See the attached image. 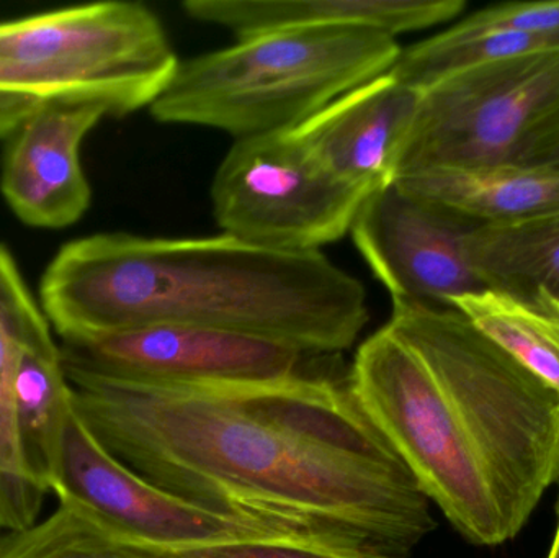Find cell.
Instances as JSON below:
<instances>
[{"label":"cell","instance_id":"obj_7","mask_svg":"<svg viewBox=\"0 0 559 558\" xmlns=\"http://www.w3.org/2000/svg\"><path fill=\"white\" fill-rule=\"evenodd\" d=\"M367 197L329 173L292 130L235 140L212 183L223 235L283 252L321 251L344 238Z\"/></svg>","mask_w":559,"mask_h":558},{"label":"cell","instance_id":"obj_5","mask_svg":"<svg viewBox=\"0 0 559 558\" xmlns=\"http://www.w3.org/2000/svg\"><path fill=\"white\" fill-rule=\"evenodd\" d=\"M169 36L140 2H97L0 23V64L39 100L124 117L151 107L176 74Z\"/></svg>","mask_w":559,"mask_h":558},{"label":"cell","instance_id":"obj_15","mask_svg":"<svg viewBox=\"0 0 559 558\" xmlns=\"http://www.w3.org/2000/svg\"><path fill=\"white\" fill-rule=\"evenodd\" d=\"M55 340L41 308L0 245V531L38 521L46 494L23 471L15 431V380L28 347Z\"/></svg>","mask_w":559,"mask_h":558},{"label":"cell","instance_id":"obj_14","mask_svg":"<svg viewBox=\"0 0 559 558\" xmlns=\"http://www.w3.org/2000/svg\"><path fill=\"white\" fill-rule=\"evenodd\" d=\"M465 0H186L187 16L238 39L288 29L370 28L419 32L456 19Z\"/></svg>","mask_w":559,"mask_h":558},{"label":"cell","instance_id":"obj_2","mask_svg":"<svg viewBox=\"0 0 559 558\" xmlns=\"http://www.w3.org/2000/svg\"><path fill=\"white\" fill-rule=\"evenodd\" d=\"M348 389L469 543L514 539L559 482V392L456 307L393 300Z\"/></svg>","mask_w":559,"mask_h":558},{"label":"cell","instance_id":"obj_3","mask_svg":"<svg viewBox=\"0 0 559 558\" xmlns=\"http://www.w3.org/2000/svg\"><path fill=\"white\" fill-rule=\"evenodd\" d=\"M39 300L64 343L177 324L341 356L370 318L364 284L321 251H272L228 235L75 239L46 268Z\"/></svg>","mask_w":559,"mask_h":558},{"label":"cell","instance_id":"obj_16","mask_svg":"<svg viewBox=\"0 0 559 558\" xmlns=\"http://www.w3.org/2000/svg\"><path fill=\"white\" fill-rule=\"evenodd\" d=\"M394 180L479 226H511L559 215V169L501 166L413 174Z\"/></svg>","mask_w":559,"mask_h":558},{"label":"cell","instance_id":"obj_20","mask_svg":"<svg viewBox=\"0 0 559 558\" xmlns=\"http://www.w3.org/2000/svg\"><path fill=\"white\" fill-rule=\"evenodd\" d=\"M459 28L512 29L559 39V0L511 2L486 7L455 23Z\"/></svg>","mask_w":559,"mask_h":558},{"label":"cell","instance_id":"obj_18","mask_svg":"<svg viewBox=\"0 0 559 558\" xmlns=\"http://www.w3.org/2000/svg\"><path fill=\"white\" fill-rule=\"evenodd\" d=\"M72 387L55 340L23 353L15 380V431L23 471L49 494L58 475Z\"/></svg>","mask_w":559,"mask_h":558},{"label":"cell","instance_id":"obj_1","mask_svg":"<svg viewBox=\"0 0 559 558\" xmlns=\"http://www.w3.org/2000/svg\"><path fill=\"white\" fill-rule=\"evenodd\" d=\"M64 369L94 438L174 497L406 553L436 530L429 498L364 415L347 376L319 367L278 382L144 385L66 360Z\"/></svg>","mask_w":559,"mask_h":558},{"label":"cell","instance_id":"obj_10","mask_svg":"<svg viewBox=\"0 0 559 558\" xmlns=\"http://www.w3.org/2000/svg\"><path fill=\"white\" fill-rule=\"evenodd\" d=\"M478 228L468 216L393 180L364 200L350 235L391 300L453 307L488 290L466 252Z\"/></svg>","mask_w":559,"mask_h":558},{"label":"cell","instance_id":"obj_9","mask_svg":"<svg viewBox=\"0 0 559 558\" xmlns=\"http://www.w3.org/2000/svg\"><path fill=\"white\" fill-rule=\"evenodd\" d=\"M62 359L108 379L144 385L278 382L328 357L261 337L177 324H151L64 343Z\"/></svg>","mask_w":559,"mask_h":558},{"label":"cell","instance_id":"obj_8","mask_svg":"<svg viewBox=\"0 0 559 558\" xmlns=\"http://www.w3.org/2000/svg\"><path fill=\"white\" fill-rule=\"evenodd\" d=\"M52 494L120 536L141 543L190 544L262 536L299 526L272 518L223 513L174 497L115 459L75 413L69 412Z\"/></svg>","mask_w":559,"mask_h":558},{"label":"cell","instance_id":"obj_6","mask_svg":"<svg viewBox=\"0 0 559 558\" xmlns=\"http://www.w3.org/2000/svg\"><path fill=\"white\" fill-rule=\"evenodd\" d=\"M559 107V48L463 69L423 91L397 177L511 166Z\"/></svg>","mask_w":559,"mask_h":558},{"label":"cell","instance_id":"obj_23","mask_svg":"<svg viewBox=\"0 0 559 558\" xmlns=\"http://www.w3.org/2000/svg\"><path fill=\"white\" fill-rule=\"evenodd\" d=\"M548 558H559V507L557 534H555L554 546H551V550L550 554H548Z\"/></svg>","mask_w":559,"mask_h":558},{"label":"cell","instance_id":"obj_13","mask_svg":"<svg viewBox=\"0 0 559 558\" xmlns=\"http://www.w3.org/2000/svg\"><path fill=\"white\" fill-rule=\"evenodd\" d=\"M423 92L378 75L312 115L293 134L329 173L370 195L396 179Z\"/></svg>","mask_w":559,"mask_h":558},{"label":"cell","instance_id":"obj_21","mask_svg":"<svg viewBox=\"0 0 559 558\" xmlns=\"http://www.w3.org/2000/svg\"><path fill=\"white\" fill-rule=\"evenodd\" d=\"M511 166L559 169V107L528 134Z\"/></svg>","mask_w":559,"mask_h":558},{"label":"cell","instance_id":"obj_4","mask_svg":"<svg viewBox=\"0 0 559 558\" xmlns=\"http://www.w3.org/2000/svg\"><path fill=\"white\" fill-rule=\"evenodd\" d=\"M396 38L370 28L288 29L180 61L150 110L166 124L235 140L293 130L352 88L386 74Z\"/></svg>","mask_w":559,"mask_h":558},{"label":"cell","instance_id":"obj_11","mask_svg":"<svg viewBox=\"0 0 559 558\" xmlns=\"http://www.w3.org/2000/svg\"><path fill=\"white\" fill-rule=\"evenodd\" d=\"M0 558H413V553L334 530H289L190 544L141 543L59 504L22 531H0Z\"/></svg>","mask_w":559,"mask_h":558},{"label":"cell","instance_id":"obj_12","mask_svg":"<svg viewBox=\"0 0 559 558\" xmlns=\"http://www.w3.org/2000/svg\"><path fill=\"white\" fill-rule=\"evenodd\" d=\"M105 117L100 105L43 102L10 136L0 190L25 225L68 228L87 212L92 189L81 146Z\"/></svg>","mask_w":559,"mask_h":558},{"label":"cell","instance_id":"obj_22","mask_svg":"<svg viewBox=\"0 0 559 558\" xmlns=\"http://www.w3.org/2000/svg\"><path fill=\"white\" fill-rule=\"evenodd\" d=\"M41 104L38 97L20 88L0 64V140L12 136Z\"/></svg>","mask_w":559,"mask_h":558},{"label":"cell","instance_id":"obj_17","mask_svg":"<svg viewBox=\"0 0 559 558\" xmlns=\"http://www.w3.org/2000/svg\"><path fill=\"white\" fill-rule=\"evenodd\" d=\"M488 290L559 311V215L511 226H479L466 242Z\"/></svg>","mask_w":559,"mask_h":558},{"label":"cell","instance_id":"obj_19","mask_svg":"<svg viewBox=\"0 0 559 558\" xmlns=\"http://www.w3.org/2000/svg\"><path fill=\"white\" fill-rule=\"evenodd\" d=\"M453 307L559 392V311L495 290L460 298Z\"/></svg>","mask_w":559,"mask_h":558}]
</instances>
